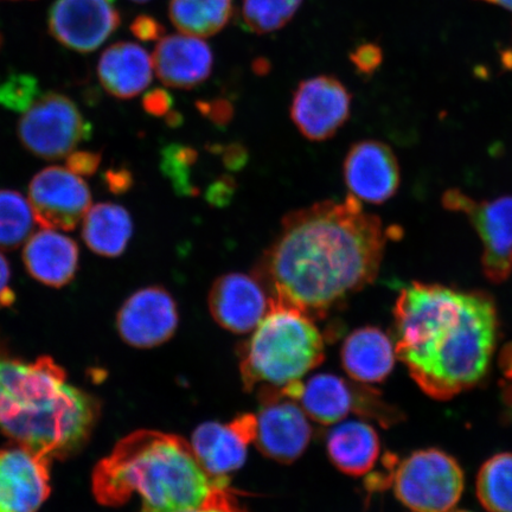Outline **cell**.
<instances>
[{
  "label": "cell",
  "instance_id": "6da1fadb",
  "mask_svg": "<svg viewBox=\"0 0 512 512\" xmlns=\"http://www.w3.org/2000/svg\"><path fill=\"white\" fill-rule=\"evenodd\" d=\"M388 236L352 195L319 202L284 217L254 277L275 302L323 319L374 283Z\"/></svg>",
  "mask_w": 512,
  "mask_h": 512
},
{
  "label": "cell",
  "instance_id": "7a4b0ae2",
  "mask_svg": "<svg viewBox=\"0 0 512 512\" xmlns=\"http://www.w3.org/2000/svg\"><path fill=\"white\" fill-rule=\"evenodd\" d=\"M394 317L396 357L432 399L450 400L483 379L498 330L488 293L413 283L400 292Z\"/></svg>",
  "mask_w": 512,
  "mask_h": 512
},
{
  "label": "cell",
  "instance_id": "3957f363",
  "mask_svg": "<svg viewBox=\"0 0 512 512\" xmlns=\"http://www.w3.org/2000/svg\"><path fill=\"white\" fill-rule=\"evenodd\" d=\"M99 416V401L53 358L25 361L0 349V432L11 443L67 459L87 445Z\"/></svg>",
  "mask_w": 512,
  "mask_h": 512
},
{
  "label": "cell",
  "instance_id": "277c9868",
  "mask_svg": "<svg viewBox=\"0 0 512 512\" xmlns=\"http://www.w3.org/2000/svg\"><path fill=\"white\" fill-rule=\"evenodd\" d=\"M229 479H213L198 464L187 440L175 434L140 430L121 439L100 460L93 494L105 507H120L133 495L140 512H182L201 507Z\"/></svg>",
  "mask_w": 512,
  "mask_h": 512
},
{
  "label": "cell",
  "instance_id": "5b68a950",
  "mask_svg": "<svg viewBox=\"0 0 512 512\" xmlns=\"http://www.w3.org/2000/svg\"><path fill=\"white\" fill-rule=\"evenodd\" d=\"M324 344L315 319L271 299L267 315L240 348L243 386L260 402L288 398L324 362Z\"/></svg>",
  "mask_w": 512,
  "mask_h": 512
},
{
  "label": "cell",
  "instance_id": "8992f818",
  "mask_svg": "<svg viewBox=\"0 0 512 512\" xmlns=\"http://www.w3.org/2000/svg\"><path fill=\"white\" fill-rule=\"evenodd\" d=\"M390 482L396 498L412 512H451L464 491L462 467L435 448L403 459Z\"/></svg>",
  "mask_w": 512,
  "mask_h": 512
},
{
  "label": "cell",
  "instance_id": "52a82bcc",
  "mask_svg": "<svg viewBox=\"0 0 512 512\" xmlns=\"http://www.w3.org/2000/svg\"><path fill=\"white\" fill-rule=\"evenodd\" d=\"M91 136V125L74 101L62 94H41L22 115L18 137L32 155L47 160L68 157Z\"/></svg>",
  "mask_w": 512,
  "mask_h": 512
},
{
  "label": "cell",
  "instance_id": "ba28073f",
  "mask_svg": "<svg viewBox=\"0 0 512 512\" xmlns=\"http://www.w3.org/2000/svg\"><path fill=\"white\" fill-rule=\"evenodd\" d=\"M446 209L469 217L483 242V270L492 283L501 284L512 273V196L494 201L473 200L460 190H448Z\"/></svg>",
  "mask_w": 512,
  "mask_h": 512
},
{
  "label": "cell",
  "instance_id": "9c48e42d",
  "mask_svg": "<svg viewBox=\"0 0 512 512\" xmlns=\"http://www.w3.org/2000/svg\"><path fill=\"white\" fill-rule=\"evenodd\" d=\"M297 402L309 419L325 426L339 424L351 413L388 424L396 419L392 409L368 388L334 374H317L303 382Z\"/></svg>",
  "mask_w": 512,
  "mask_h": 512
},
{
  "label": "cell",
  "instance_id": "30bf717a",
  "mask_svg": "<svg viewBox=\"0 0 512 512\" xmlns=\"http://www.w3.org/2000/svg\"><path fill=\"white\" fill-rule=\"evenodd\" d=\"M29 203L44 229L73 230L92 206L91 190L82 177L61 166H50L31 179Z\"/></svg>",
  "mask_w": 512,
  "mask_h": 512
},
{
  "label": "cell",
  "instance_id": "8fae6325",
  "mask_svg": "<svg viewBox=\"0 0 512 512\" xmlns=\"http://www.w3.org/2000/svg\"><path fill=\"white\" fill-rule=\"evenodd\" d=\"M351 95L332 76H317L299 83L293 94L291 119L311 142H325L350 118Z\"/></svg>",
  "mask_w": 512,
  "mask_h": 512
},
{
  "label": "cell",
  "instance_id": "7c38bea8",
  "mask_svg": "<svg viewBox=\"0 0 512 512\" xmlns=\"http://www.w3.org/2000/svg\"><path fill=\"white\" fill-rule=\"evenodd\" d=\"M178 324L175 299L162 286L140 288L125 300L117 315L119 336L137 349L157 348L169 342Z\"/></svg>",
  "mask_w": 512,
  "mask_h": 512
},
{
  "label": "cell",
  "instance_id": "4fadbf2b",
  "mask_svg": "<svg viewBox=\"0 0 512 512\" xmlns=\"http://www.w3.org/2000/svg\"><path fill=\"white\" fill-rule=\"evenodd\" d=\"M51 463L19 444L0 448V512H38L50 496Z\"/></svg>",
  "mask_w": 512,
  "mask_h": 512
},
{
  "label": "cell",
  "instance_id": "5bb4252c",
  "mask_svg": "<svg viewBox=\"0 0 512 512\" xmlns=\"http://www.w3.org/2000/svg\"><path fill=\"white\" fill-rule=\"evenodd\" d=\"M260 403V411L255 414L253 444L275 462H296L312 439L309 416L297 401L284 396Z\"/></svg>",
  "mask_w": 512,
  "mask_h": 512
},
{
  "label": "cell",
  "instance_id": "9a60e30c",
  "mask_svg": "<svg viewBox=\"0 0 512 512\" xmlns=\"http://www.w3.org/2000/svg\"><path fill=\"white\" fill-rule=\"evenodd\" d=\"M119 25L114 0H57L49 12L51 35L80 53L101 47Z\"/></svg>",
  "mask_w": 512,
  "mask_h": 512
},
{
  "label": "cell",
  "instance_id": "2e32d148",
  "mask_svg": "<svg viewBox=\"0 0 512 512\" xmlns=\"http://www.w3.org/2000/svg\"><path fill=\"white\" fill-rule=\"evenodd\" d=\"M254 275L223 274L211 285L208 306L211 317L233 334H251L265 318L271 297Z\"/></svg>",
  "mask_w": 512,
  "mask_h": 512
},
{
  "label": "cell",
  "instance_id": "e0dca14e",
  "mask_svg": "<svg viewBox=\"0 0 512 512\" xmlns=\"http://www.w3.org/2000/svg\"><path fill=\"white\" fill-rule=\"evenodd\" d=\"M255 414H241L229 424L206 422L192 433L190 446L198 464L213 479H229L246 463L253 444Z\"/></svg>",
  "mask_w": 512,
  "mask_h": 512
},
{
  "label": "cell",
  "instance_id": "ac0fdd59",
  "mask_svg": "<svg viewBox=\"0 0 512 512\" xmlns=\"http://www.w3.org/2000/svg\"><path fill=\"white\" fill-rule=\"evenodd\" d=\"M343 176L350 195L373 204L390 200L401 181L393 150L376 140H363L351 146L344 159Z\"/></svg>",
  "mask_w": 512,
  "mask_h": 512
},
{
  "label": "cell",
  "instance_id": "d6986e66",
  "mask_svg": "<svg viewBox=\"0 0 512 512\" xmlns=\"http://www.w3.org/2000/svg\"><path fill=\"white\" fill-rule=\"evenodd\" d=\"M152 62L165 86L192 89L202 85L213 72L214 55L200 37L179 34L160 38Z\"/></svg>",
  "mask_w": 512,
  "mask_h": 512
},
{
  "label": "cell",
  "instance_id": "ffe728a7",
  "mask_svg": "<svg viewBox=\"0 0 512 512\" xmlns=\"http://www.w3.org/2000/svg\"><path fill=\"white\" fill-rule=\"evenodd\" d=\"M80 252L73 239L54 229H43L25 242V270L43 285L61 288L75 278Z\"/></svg>",
  "mask_w": 512,
  "mask_h": 512
},
{
  "label": "cell",
  "instance_id": "44dd1931",
  "mask_svg": "<svg viewBox=\"0 0 512 512\" xmlns=\"http://www.w3.org/2000/svg\"><path fill=\"white\" fill-rule=\"evenodd\" d=\"M342 366L350 379L361 384L381 383L394 368L395 344L374 326H364L345 338Z\"/></svg>",
  "mask_w": 512,
  "mask_h": 512
},
{
  "label": "cell",
  "instance_id": "7402d4cb",
  "mask_svg": "<svg viewBox=\"0 0 512 512\" xmlns=\"http://www.w3.org/2000/svg\"><path fill=\"white\" fill-rule=\"evenodd\" d=\"M153 62L136 43L120 42L102 54L98 74L105 91L118 99L142 94L152 81Z\"/></svg>",
  "mask_w": 512,
  "mask_h": 512
},
{
  "label": "cell",
  "instance_id": "603a6c76",
  "mask_svg": "<svg viewBox=\"0 0 512 512\" xmlns=\"http://www.w3.org/2000/svg\"><path fill=\"white\" fill-rule=\"evenodd\" d=\"M331 463L345 475L362 477L374 469L381 453V440L364 421H343L326 438Z\"/></svg>",
  "mask_w": 512,
  "mask_h": 512
},
{
  "label": "cell",
  "instance_id": "cb8c5ba5",
  "mask_svg": "<svg viewBox=\"0 0 512 512\" xmlns=\"http://www.w3.org/2000/svg\"><path fill=\"white\" fill-rule=\"evenodd\" d=\"M132 234V217L119 204H96L83 219V241L92 252L106 258L123 255Z\"/></svg>",
  "mask_w": 512,
  "mask_h": 512
},
{
  "label": "cell",
  "instance_id": "d4e9b609",
  "mask_svg": "<svg viewBox=\"0 0 512 512\" xmlns=\"http://www.w3.org/2000/svg\"><path fill=\"white\" fill-rule=\"evenodd\" d=\"M233 11V0H171L169 15L182 34L209 37L226 27Z\"/></svg>",
  "mask_w": 512,
  "mask_h": 512
},
{
  "label": "cell",
  "instance_id": "484cf974",
  "mask_svg": "<svg viewBox=\"0 0 512 512\" xmlns=\"http://www.w3.org/2000/svg\"><path fill=\"white\" fill-rule=\"evenodd\" d=\"M477 496L490 512H512V453L497 454L483 465Z\"/></svg>",
  "mask_w": 512,
  "mask_h": 512
},
{
  "label": "cell",
  "instance_id": "4316f807",
  "mask_svg": "<svg viewBox=\"0 0 512 512\" xmlns=\"http://www.w3.org/2000/svg\"><path fill=\"white\" fill-rule=\"evenodd\" d=\"M30 203L15 190H0V251H15L30 239L35 226Z\"/></svg>",
  "mask_w": 512,
  "mask_h": 512
},
{
  "label": "cell",
  "instance_id": "83f0119b",
  "mask_svg": "<svg viewBox=\"0 0 512 512\" xmlns=\"http://www.w3.org/2000/svg\"><path fill=\"white\" fill-rule=\"evenodd\" d=\"M303 0H243L242 18L255 34H270L291 21Z\"/></svg>",
  "mask_w": 512,
  "mask_h": 512
},
{
  "label": "cell",
  "instance_id": "f1b7e54d",
  "mask_svg": "<svg viewBox=\"0 0 512 512\" xmlns=\"http://www.w3.org/2000/svg\"><path fill=\"white\" fill-rule=\"evenodd\" d=\"M197 152L189 146L172 144L162 151V171L182 196H195L197 189L190 182L191 166L197 160Z\"/></svg>",
  "mask_w": 512,
  "mask_h": 512
},
{
  "label": "cell",
  "instance_id": "f546056e",
  "mask_svg": "<svg viewBox=\"0 0 512 512\" xmlns=\"http://www.w3.org/2000/svg\"><path fill=\"white\" fill-rule=\"evenodd\" d=\"M37 81L28 75H12L0 83V105L25 112L40 96Z\"/></svg>",
  "mask_w": 512,
  "mask_h": 512
},
{
  "label": "cell",
  "instance_id": "4dcf8cb0",
  "mask_svg": "<svg viewBox=\"0 0 512 512\" xmlns=\"http://www.w3.org/2000/svg\"><path fill=\"white\" fill-rule=\"evenodd\" d=\"M382 60V49L375 43L361 44L350 54L351 63L363 76L373 75L380 68Z\"/></svg>",
  "mask_w": 512,
  "mask_h": 512
},
{
  "label": "cell",
  "instance_id": "1f68e13d",
  "mask_svg": "<svg viewBox=\"0 0 512 512\" xmlns=\"http://www.w3.org/2000/svg\"><path fill=\"white\" fill-rule=\"evenodd\" d=\"M182 512H247L239 504L229 485L217 488L201 507Z\"/></svg>",
  "mask_w": 512,
  "mask_h": 512
},
{
  "label": "cell",
  "instance_id": "d6a6232c",
  "mask_svg": "<svg viewBox=\"0 0 512 512\" xmlns=\"http://www.w3.org/2000/svg\"><path fill=\"white\" fill-rule=\"evenodd\" d=\"M101 163V153L92 151H76L67 158V169L79 176H92Z\"/></svg>",
  "mask_w": 512,
  "mask_h": 512
},
{
  "label": "cell",
  "instance_id": "836d02e7",
  "mask_svg": "<svg viewBox=\"0 0 512 512\" xmlns=\"http://www.w3.org/2000/svg\"><path fill=\"white\" fill-rule=\"evenodd\" d=\"M197 108L204 117H207L216 125H228L234 115L232 104L223 99L197 102Z\"/></svg>",
  "mask_w": 512,
  "mask_h": 512
},
{
  "label": "cell",
  "instance_id": "e575fe53",
  "mask_svg": "<svg viewBox=\"0 0 512 512\" xmlns=\"http://www.w3.org/2000/svg\"><path fill=\"white\" fill-rule=\"evenodd\" d=\"M174 99L170 93L164 89L156 88L147 93L143 99L144 110L155 117H163V115L171 112Z\"/></svg>",
  "mask_w": 512,
  "mask_h": 512
},
{
  "label": "cell",
  "instance_id": "d590c367",
  "mask_svg": "<svg viewBox=\"0 0 512 512\" xmlns=\"http://www.w3.org/2000/svg\"><path fill=\"white\" fill-rule=\"evenodd\" d=\"M131 30L134 36L146 42L160 40L165 34L163 25L157 19L146 15L134 19Z\"/></svg>",
  "mask_w": 512,
  "mask_h": 512
},
{
  "label": "cell",
  "instance_id": "8d00e7d4",
  "mask_svg": "<svg viewBox=\"0 0 512 512\" xmlns=\"http://www.w3.org/2000/svg\"><path fill=\"white\" fill-rule=\"evenodd\" d=\"M235 192L234 179L224 176L211 184L207 192V200L215 207H226L232 201Z\"/></svg>",
  "mask_w": 512,
  "mask_h": 512
},
{
  "label": "cell",
  "instance_id": "74e56055",
  "mask_svg": "<svg viewBox=\"0 0 512 512\" xmlns=\"http://www.w3.org/2000/svg\"><path fill=\"white\" fill-rule=\"evenodd\" d=\"M11 268L9 261L0 253V307L14 303L15 293L10 287Z\"/></svg>",
  "mask_w": 512,
  "mask_h": 512
},
{
  "label": "cell",
  "instance_id": "f35d334b",
  "mask_svg": "<svg viewBox=\"0 0 512 512\" xmlns=\"http://www.w3.org/2000/svg\"><path fill=\"white\" fill-rule=\"evenodd\" d=\"M106 184L114 194H123L130 190L133 184V177L130 171L125 169H114L106 172Z\"/></svg>",
  "mask_w": 512,
  "mask_h": 512
},
{
  "label": "cell",
  "instance_id": "ab89813d",
  "mask_svg": "<svg viewBox=\"0 0 512 512\" xmlns=\"http://www.w3.org/2000/svg\"><path fill=\"white\" fill-rule=\"evenodd\" d=\"M223 163L229 170H240L247 163V150L240 144H232L223 151Z\"/></svg>",
  "mask_w": 512,
  "mask_h": 512
},
{
  "label": "cell",
  "instance_id": "60d3db41",
  "mask_svg": "<svg viewBox=\"0 0 512 512\" xmlns=\"http://www.w3.org/2000/svg\"><path fill=\"white\" fill-rule=\"evenodd\" d=\"M499 364H501L504 375L512 379V343L508 344L502 351Z\"/></svg>",
  "mask_w": 512,
  "mask_h": 512
},
{
  "label": "cell",
  "instance_id": "b9f144b4",
  "mask_svg": "<svg viewBox=\"0 0 512 512\" xmlns=\"http://www.w3.org/2000/svg\"><path fill=\"white\" fill-rule=\"evenodd\" d=\"M253 68L256 74L265 75L268 73V70H270L271 66L267 60L259 59L254 62Z\"/></svg>",
  "mask_w": 512,
  "mask_h": 512
},
{
  "label": "cell",
  "instance_id": "7bdbcfd3",
  "mask_svg": "<svg viewBox=\"0 0 512 512\" xmlns=\"http://www.w3.org/2000/svg\"><path fill=\"white\" fill-rule=\"evenodd\" d=\"M166 123H168L172 127L181 125V114L171 111L169 114H166Z\"/></svg>",
  "mask_w": 512,
  "mask_h": 512
},
{
  "label": "cell",
  "instance_id": "ee69618b",
  "mask_svg": "<svg viewBox=\"0 0 512 512\" xmlns=\"http://www.w3.org/2000/svg\"><path fill=\"white\" fill-rule=\"evenodd\" d=\"M485 2L497 4L512 12V0H485Z\"/></svg>",
  "mask_w": 512,
  "mask_h": 512
},
{
  "label": "cell",
  "instance_id": "f6af8a7d",
  "mask_svg": "<svg viewBox=\"0 0 512 512\" xmlns=\"http://www.w3.org/2000/svg\"><path fill=\"white\" fill-rule=\"evenodd\" d=\"M133 2L145 3V2H149V0H133Z\"/></svg>",
  "mask_w": 512,
  "mask_h": 512
},
{
  "label": "cell",
  "instance_id": "bcb514c9",
  "mask_svg": "<svg viewBox=\"0 0 512 512\" xmlns=\"http://www.w3.org/2000/svg\"><path fill=\"white\" fill-rule=\"evenodd\" d=\"M0 46H2V36H0Z\"/></svg>",
  "mask_w": 512,
  "mask_h": 512
},
{
  "label": "cell",
  "instance_id": "7dc6e473",
  "mask_svg": "<svg viewBox=\"0 0 512 512\" xmlns=\"http://www.w3.org/2000/svg\"><path fill=\"white\" fill-rule=\"evenodd\" d=\"M451 512H469V511H451Z\"/></svg>",
  "mask_w": 512,
  "mask_h": 512
}]
</instances>
